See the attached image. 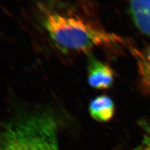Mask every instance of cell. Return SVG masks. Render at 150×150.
Wrapping results in <instances>:
<instances>
[{"label": "cell", "mask_w": 150, "mask_h": 150, "mask_svg": "<svg viewBox=\"0 0 150 150\" xmlns=\"http://www.w3.org/2000/svg\"><path fill=\"white\" fill-rule=\"evenodd\" d=\"M115 106L112 99L106 95H101L92 100L89 104V112L95 120L101 122L112 118Z\"/></svg>", "instance_id": "obj_5"}, {"label": "cell", "mask_w": 150, "mask_h": 150, "mask_svg": "<svg viewBox=\"0 0 150 150\" xmlns=\"http://www.w3.org/2000/svg\"><path fill=\"white\" fill-rule=\"evenodd\" d=\"M129 11L136 27L150 38V0L130 1Z\"/></svg>", "instance_id": "obj_4"}, {"label": "cell", "mask_w": 150, "mask_h": 150, "mask_svg": "<svg viewBox=\"0 0 150 150\" xmlns=\"http://www.w3.org/2000/svg\"><path fill=\"white\" fill-rule=\"evenodd\" d=\"M139 125L144 129V144L150 147V122L142 120Z\"/></svg>", "instance_id": "obj_7"}, {"label": "cell", "mask_w": 150, "mask_h": 150, "mask_svg": "<svg viewBox=\"0 0 150 150\" xmlns=\"http://www.w3.org/2000/svg\"><path fill=\"white\" fill-rule=\"evenodd\" d=\"M0 150H60L56 119L45 111L16 116L4 126Z\"/></svg>", "instance_id": "obj_1"}, {"label": "cell", "mask_w": 150, "mask_h": 150, "mask_svg": "<svg viewBox=\"0 0 150 150\" xmlns=\"http://www.w3.org/2000/svg\"><path fill=\"white\" fill-rule=\"evenodd\" d=\"M134 150H150V147L147 145L143 144V145L136 148Z\"/></svg>", "instance_id": "obj_8"}, {"label": "cell", "mask_w": 150, "mask_h": 150, "mask_svg": "<svg viewBox=\"0 0 150 150\" xmlns=\"http://www.w3.org/2000/svg\"><path fill=\"white\" fill-rule=\"evenodd\" d=\"M136 54L141 83L145 88L150 91V47Z\"/></svg>", "instance_id": "obj_6"}, {"label": "cell", "mask_w": 150, "mask_h": 150, "mask_svg": "<svg viewBox=\"0 0 150 150\" xmlns=\"http://www.w3.org/2000/svg\"><path fill=\"white\" fill-rule=\"evenodd\" d=\"M43 26L50 38L59 48L88 52L93 47L119 42L117 36L93 26L77 16L48 13Z\"/></svg>", "instance_id": "obj_2"}, {"label": "cell", "mask_w": 150, "mask_h": 150, "mask_svg": "<svg viewBox=\"0 0 150 150\" xmlns=\"http://www.w3.org/2000/svg\"><path fill=\"white\" fill-rule=\"evenodd\" d=\"M88 82L90 86L98 90H106L112 85L114 74L112 69L88 54Z\"/></svg>", "instance_id": "obj_3"}]
</instances>
